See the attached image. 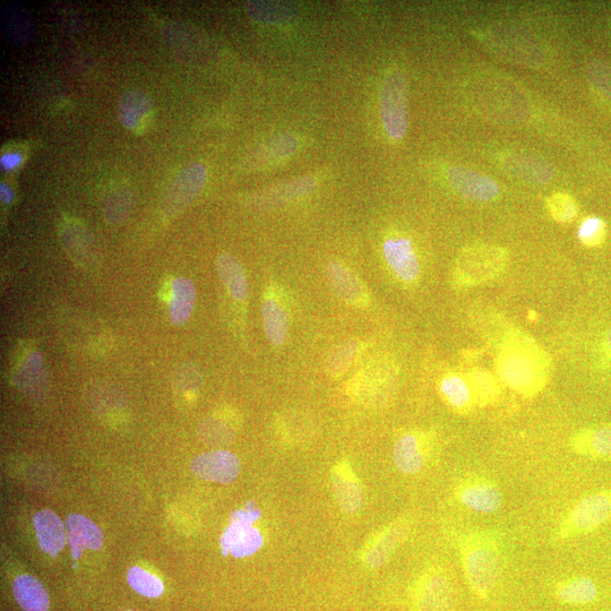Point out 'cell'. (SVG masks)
I'll return each instance as SVG.
<instances>
[{
  "instance_id": "obj_1",
  "label": "cell",
  "mask_w": 611,
  "mask_h": 611,
  "mask_svg": "<svg viewBox=\"0 0 611 611\" xmlns=\"http://www.w3.org/2000/svg\"><path fill=\"white\" fill-rule=\"evenodd\" d=\"M460 559L470 588L488 597L503 571V541L496 531L472 530L458 542Z\"/></svg>"
},
{
  "instance_id": "obj_2",
  "label": "cell",
  "mask_w": 611,
  "mask_h": 611,
  "mask_svg": "<svg viewBox=\"0 0 611 611\" xmlns=\"http://www.w3.org/2000/svg\"><path fill=\"white\" fill-rule=\"evenodd\" d=\"M496 365L499 380L523 397H536L548 384V357L531 342L507 344L499 351Z\"/></svg>"
},
{
  "instance_id": "obj_3",
  "label": "cell",
  "mask_w": 611,
  "mask_h": 611,
  "mask_svg": "<svg viewBox=\"0 0 611 611\" xmlns=\"http://www.w3.org/2000/svg\"><path fill=\"white\" fill-rule=\"evenodd\" d=\"M509 255L504 248L476 244L464 248L454 266L453 278L460 287L483 285L501 274Z\"/></svg>"
},
{
  "instance_id": "obj_4",
  "label": "cell",
  "mask_w": 611,
  "mask_h": 611,
  "mask_svg": "<svg viewBox=\"0 0 611 611\" xmlns=\"http://www.w3.org/2000/svg\"><path fill=\"white\" fill-rule=\"evenodd\" d=\"M611 520V487L585 496L567 511L555 531L558 541L588 535Z\"/></svg>"
},
{
  "instance_id": "obj_5",
  "label": "cell",
  "mask_w": 611,
  "mask_h": 611,
  "mask_svg": "<svg viewBox=\"0 0 611 611\" xmlns=\"http://www.w3.org/2000/svg\"><path fill=\"white\" fill-rule=\"evenodd\" d=\"M381 118L391 139L402 140L409 127V85L406 75L399 70L387 73L383 81Z\"/></svg>"
},
{
  "instance_id": "obj_6",
  "label": "cell",
  "mask_w": 611,
  "mask_h": 611,
  "mask_svg": "<svg viewBox=\"0 0 611 611\" xmlns=\"http://www.w3.org/2000/svg\"><path fill=\"white\" fill-rule=\"evenodd\" d=\"M481 40L499 57L527 66H539L545 59L540 43L530 34L512 28H492Z\"/></svg>"
},
{
  "instance_id": "obj_7",
  "label": "cell",
  "mask_w": 611,
  "mask_h": 611,
  "mask_svg": "<svg viewBox=\"0 0 611 611\" xmlns=\"http://www.w3.org/2000/svg\"><path fill=\"white\" fill-rule=\"evenodd\" d=\"M260 516V511L254 506H247L245 510L232 513L229 527L221 537L223 554L245 558L261 549L264 539L260 530L254 528V523Z\"/></svg>"
},
{
  "instance_id": "obj_8",
  "label": "cell",
  "mask_w": 611,
  "mask_h": 611,
  "mask_svg": "<svg viewBox=\"0 0 611 611\" xmlns=\"http://www.w3.org/2000/svg\"><path fill=\"white\" fill-rule=\"evenodd\" d=\"M208 180V170L200 162H194L179 172L163 193L161 211L168 218L176 217L199 195Z\"/></svg>"
},
{
  "instance_id": "obj_9",
  "label": "cell",
  "mask_w": 611,
  "mask_h": 611,
  "mask_svg": "<svg viewBox=\"0 0 611 611\" xmlns=\"http://www.w3.org/2000/svg\"><path fill=\"white\" fill-rule=\"evenodd\" d=\"M455 498L468 510L481 514L495 513L503 503L501 489L495 481L478 473H470L460 480L455 487Z\"/></svg>"
},
{
  "instance_id": "obj_10",
  "label": "cell",
  "mask_w": 611,
  "mask_h": 611,
  "mask_svg": "<svg viewBox=\"0 0 611 611\" xmlns=\"http://www.w3.org/2000/svg\"><path fill=\"white\" fill-rule=\"evenodd\" d=\"M411 530L412 521L409 518H400L387 524L367 542L363 550V561L372 569L389 562V559L406 542Z\"/></svg>"
},
{
  "instance_id": "obj_11",
  "label": "cell",
  "mask_w": 611,
  "mask_h": 611,
  "mask_svg": "<svg viewBox=\"0 0 611 611\" xmlns=\"http://www.w3.org/2000/svg\"><path fill=\"white\" fill-rule=\"evenodd\" d=\"M447 180L455 193L473 202H492L501 193L494 179L466 167L450 168Z\"/></svg>"
},
{
  "instance_id": "obj_12",
  "label": "cell",
  "mask_w": 611,
  "mask_h": 611,
  "mask_svg": "<svg viewBox=\"0 0 611 611\" xmlns=\"http://www.w3.org/2000/svg\"><path fill=\"white\" fill-rule=\"evenodd\" d=\"M430 456L429 438L419 432L401 435L393 447V462L403 475L416 476L423 471Z\"/></svg>"
},
{
  "instance_id": "obj_13",
  "label": "cell",
  "mask_w": 611,
  "mask_h": 611,
  "mask_svg": "<svg viewBox=\"0 0 611 611\" xmlns=\"http://www.w3.org/2000/svg\"><path fill=\"white\" fill-rule=\"evenodd\" d=\"M192 471L200 479L228 485L238 477L240 461L229 451H212L196 456L192 462Z\"/></svg>"
},
{
  "instance_id": "obj_14",
  "label": "cell",
  "mask_w": 611,
  "mask_h": 611,
  "mask_svg": "<svg viewBox=\"0 0 611 611\" xmlns=\"http://www.w3.org/2000/svg\"><path fill=\"white\" fill-rule=\"evenodd\" d=\"M383 252L387 265L398 280L408 285L418 280L420 263L409 238L403 236L387 238Z\"/></svg>"
},
{
  "instance_id": "obj_15",
  "label": "cell",
  "mask_w": 611,
  "mask_h": 611,
  "mask_svg": "<svg viewBox=\"0 0 611 611\" xmlns=\"http://www.w3.org/2000/svg\"><path fill=\"white\" fill-rule=\"evenodd\" d=\"M331 484L334 497L344 512L355 514L363 509V486L349 463L335 464L331 471Z\"/></svg>"
},
{
  "instance_id": "obj_16",
  "label": "cell",
  "mask_w": 611,
  "mask_h": 611,
  "mask_svg": "<svg viewBox=\"0 0 611 611\" xmlns=\"http://www.w3.org/2000/svg\"><path fill=\"white\" fill-rule=\"evenodd\" d=\"M154 114L153 100L143 90H129L118 101L119 122L132 132H142L150 125Z\"/></svg>"
},
{
  "instance_id": "obj_17",
  "label": "cell",
  "mask_w": 611,
  "mask_h": 611,
  "mask_svg": "<svg viewBox=\"0 0 611 611\" xmlns=\"http://www.w3.org/2000/svg\"><path fill=\"white\" fill-rule=\"evenodd\" d=\"M452 605L450 579L440 569L430 570L420 583L419 611H450Z\"/></svg>"
},
{
  "instance_id": "obj_18",
  "label": "cell",
  "mask_w": 611,
  "mask_h": 611,
  "mask_svg": "<svg viewBox=\"0 0 611 611\" xmlns=\"http://www.w3.org/2000/svg\"><path fill=\"white\" fill-rule=\"evenodd\" d=\"M326 274L335 295L344 303L355 307L368 305L369 297L365 286L347 266L332 261L327 264Z\"/></svg>"
},
{
  "instance_id": "obj_19",
  "label": "cell",
  "mask_w": 611,
  "mask_h": 611,
  "mask_svg": "<svg viewBox=\"0 0 611 611\" xmlns=\"http://www.w3.org/2000/svg\"><path fill=\"white\" fill-rule=\"evenodd\" d=\"M316 180L313 177H304L290 180L288 183L263 189L257 194L249 196V202L258 208H278V206L297 201L315 188Z\"/></svg>"
},
{
  "instance_id": "obj_20",
  "label": "cell",
  "mask_w": 611,
  "mask_h": 611,
  "mask_svg": "<svg viewBox=\"0 0 611 611\" xmlns=\"http://www.w3.org/2000/svg\"><path fill=\"white\" fill-rule=\"evenodd\" d=\"M502 162L511 175L530 184H548L554 177L552 165L535 154L511 153Z\"/></svg>"
},
{
  "instance_id": "obj_21",
  "label": "cell",
  "mask_w": 611,
  "mask_h": 611,
  "mask_svg": "<svg viewBox=\"0 0 611 611\" xmlns=\"http://www.w3.org/2000/svg\"><path fill=\"white\" fill-rule=\"evenodd\" d=\"M571 450L591 460H611V426L584 428L570 440Z\"/></svg>"
},
{
  "instance_id": "obj_22",
  "label": "cell",
  "mask_w": 611,
  "mask_h": 611,
  "mask_svg": "<svg viewBox=\"0 0 611 611\" xmlns=\"http://www.w3.org/2000/svg\"><path fill=\"white\" fill-rule=\"evenodd\" d=\"M66 529L74 559H79L85 549L98 550L102 547L103 536L101 530L96 523L85 518L84 515H68Z\"/></svg>"
},
{
  "instance_id": "obj_23",
  "label": "cell",
  "mask_w": 611,
  "mask_h": 611,
  "mask_svg": "<svg viewBox=\"0 0 611 611\" xmlns=\"http://www.w3.org/2000/svg\"><path fill=\"white\" fill-rule=\"evenodd\" d=\"M39 546L42 552L56 557L66 545L67 535L64 523L59 516L50 510H43L34 515Z\"/></svg>"
},
{
  "instance_id": "obj_24",
  "label": "cell",
  "mask_w": 611,
  "mask_h": 611,
  "mask_svg": "<svg viewBox=\"0 0 611 611\" xmlns=\"http://www.w3.org/2000/svg\"><path fill=\"white\" fill-rule=\"evenodd\" d=\"M262 320L266 337L274 347L286 342L290 318L287 307L275 296L268 295L262 301Z\"/></svg>"
},
{
  "instance_id": "obj_25",
  "label": "cell",
  "mask_w": 611,
  "mask_h": 611,
  "mask_svg": "<svg viewBox=\"0 0 611 611\" xmlns=\"http://www.w3.org/2000/svg\"><path fill=\"white\" fill-rule=\"evenodd\" d=\"M440 392L444 401L459 415H468L477 406L467 376L458 373L444 375Z\"/></svg>"
},
{
  "instance_id": "obj_26",
  "label": "cell",
  "mask_w": 611,
  "mask_h": 611,
  "mask_svg": "<svg viewBox=\"0 0 611 611\" xmlns=\"http://www.w3.org/2000/svg\"><path fill=\"white\" fill-rule=\"evenodd\" d=\"M197 292L194 283L187 278H176L171 283L169 318L172 325L182 326L191 318Z\"/></svg>"
},
{
  "instance_id": "obj_27",
  "label": "cell",
  "mask_w": 611,
  "mask_h": 611,
  "mask_svg": "<svg viewBox=\"0 0 611 611\" xmlns=\"http://www.w3.org/2000/svg\"><path fill=\"white\" fill-rule=\"evenodd\" d=\"M2 25L4 36L15 45H25L33 39L36 33L30 13L19 4L3 6Z\"/></svg>"
},
{
  "instance_id": "obj_28",
  "label": "cell",
  "mask_w": 611,
  "mask_h": 611,
  "mask_svg": "<svg viewBox=\"0 0 611 611\" xmlns=\"http://www.w3.org/2000/svg\"><path fill=\"white\" fill-rule=\"evenodd\" d=\"M217 270L229 295L239 303L248 298V281L242 263L235 256L222 253L218 256Z\"/></svg>"
},
{
  "instance_id": "obj_29",
  "label": "cell",
  "mask_w": 611,
  "mask_h": 611,
  "mask_svg": "<svg viewBox=\"0 0 611 611\" xmlns=\"http://www.w3.org/2000/svg\"><path fill=\"white\" fill-rule=\"evenodd\" d=\"M14 597L24 611H48V593L42 583L28 574L20 575L13 584Z\"/></svg>"
},
{
  "instance_id": "obj_30",
  "label": "cell",
  "mask_w": 611,
  "mask_h": 611,
  "mask_svg": "<svg viewBox=\"0 0 611 611\" xmlns=\"http://www.w3.org/2000/svg\"><path fill=\"white\" fill-rule=\"evenodd\" d=\"M60 239L68 255L79 263L93 255V240L90 232L76 221H68L60 231Z\"/></svg>"
},
{
  "instance_id": "obj_31",
  "label": "cell",
  "mask_w": 611,
  "mask_h": 611,
  "mask_svg": "<svg viewBox=\"0 0 611 611\" xmlns=\"http://www.w3.org/2000/svg\"><path fill=\"white\" fill-rule=\"evenodd\" d=\"M16 370V385L24 392H40L47 385L45 361L37 351L25 357Z\"/></svg>"
},
{
  "instance_id": "obj_32",
  "label": "cell",
  "mask_w": 611,
  "mask_h": 611,
  "mask_svg": "<svg viewBox=\"0 0 611 611\" xmlns=\"http://www.w3.org/2000/svg\"><path fill=\"white\" fill-rule=\"evenodd\" d=\"M298 146L296 136L282 134L274 137L261 150L256 151L246 160L247 167L256 168L270 165L271 162L287 158L294 153Z\"/></svg>"
},
{
  "instance_id": "obj_33",
  "label": "cell",
  "mask_w": 611,
  "mask_h": 611,
  "mask_svg": "<svg viewBox=\"0 0 611 611\" xmlns=\"http://www.w3.org/2000/svg\"><path fill=\"white\" fill-rule=\"evenodd\" d=\"M247 13L256 22L263 24H283L294 20L297 6L287 2H251L247 4Z\"/></svg>"
},
{
  "instance_id": "obj_34",
  "label": "cell",
  "mask_w": 611,
  "mask_h": 611,
  "mask_svg": "<svg viewBox=\"0 0 611 611\" xmlns=\"http://www.w3.org/2000/svg\"><path fill=\"white\" fill-rule=\"evenodd\" d=\"M599 591L595 582L585 576L573 578L558 584L556 596L570 605H588L598 598Z\"/></svg>"
},
{
  "instance_id": "obj_35",
  "label": "cell",
  "mask_w": 611,
  "mask_h": 611,
  "mask_svg": "<svg viewBox=\"0 0 611 611\" xmlns=\"http://www.w3.org/2000/svg\"><path fill=\"white\" fill-rule=\"evenodd\" d=\"M467 377L477 406L488 407L501 397V382L487 370L473 369Z\"/></svg>"
},
{
  "instance_id": "obj_36",
  "label": "cell",
  "mask_w": 611,
  "mask_h": 611,
  "mask_svg": "<svg viewBox=\"0 0 611 611\" xmlns=\"http://www.w3.org/2000/svg\"><path fill=\"white\" fill-rule=\"evenodd\" d=\"M364 351V344L358 340H351L340 344L332 350L327 357L326 373L332 378H339L346 374L355 365L357 359Z\"/></svg>"
},
{
  "instance_id": "obj_37",
  "label": "cell",
  "mask_w": 611,
  "mask_h": 611,
  "mask_svg": "<svg viewBox=\"0 0 611 611\" xmlns=\"http://www.w3.org/2000/svg\"><path fill=\"white\" fill-rule=\"evenodd\" d=\"M133 204V193L131 188L128 186H119L105 196L102 201V212L103 217L111 223V225H118L123 222L129 211L132 209Z\"/></svg>"
},
{
  "instance_id": "obj_38",
  "label": "cell",
  "mask_w": 611,
  "mask_h": 611,
  "mask_svg": "<svg viewBox=\"0 0 611 611\" xmlns=\"http://www.w3.org/2000/svg\"><path fill=\"white\" fill-rule=\"evenodd\" d=\"M127 580L132 589L146 598H159L165 587L157 576L134 566L128 571Z\"/></svg>"
},
{
  "instance_id": "obj_39",
  "label": "cell",
  "mask_w": 611,
  "mask_h": 611,
  "mask_svg": "<svg viewBox=\"0 0 611 611\" xmlns=\"http://www.w3.org/2000/svg\"><path fill=\"white\" fill-rule=\"evenodd\" d=\"M550 215L559 223L572 222L578 215V204L566 193H555L547 200Z\"/></svg>"
},
{
  "instance_id": "obj_40",
  "label": "cell",
  "mask_w": 611,
  "mask_h": 611,
  "mask_svg": "<svg viewBox=\"0 0 611 611\" xmlns=\"http://www.w3.org/2000/svg\"><path fill=\"white\" fill-rule=\"evenodd\" d=\"M607 238V226L599 218L591 217L585 219L579 228L580 242L587 247H598L605 243Z\"/></svg>"
},
{
  "instance_id": "obj_41",
  "label": "cell",
  "mask_w": 611,
  "mask_h": 611,
  "mask_svg": "<svg viewBox=\"0 0 611 611\" xmlns=\"http://www.w3.org/2000/svg\"><path fill=\"white\" fill-rule=\"evenodd\" d=\"M588 80L599 96L611 100V68L595 60L588 66Z\"/></svg>"
},
{
  "instance_id": "obj_42",
  "label": "cell",
  "mask_w": 611,
  "mask_h": 611,
  "mask_svg": "<svg viewBox=\"0 0 611 611\" xmlns=\"http://www.w3.org/2000/svg\"><path fill=\"white\" fill-rule=\"evenodd\" d=\"M214 433L213 442H227L232 438V430L221 420L209 419L203 424V435Z\"/></svg>"
},
{
  "instance_id": "obj_43",
  "label": "cell",
  "mask_w": 611,
  "mask_h": 611,
  "mask_svg": "<svg viewBox=\"0 0 611 611\" xmlns=\"http://www.w3.org/2000/svg\"><path fill=\"white\" fill-rule=\"evenodd\" d=\"M2 167L6 170H13L21 165L22 156L19 153H6L2 157Z\"/></svg>"
},
{
  "instance_id": "obj_44",
  "label": "cell",
  "mask_w": 611,
  "mask_h": 611,
  "mask_svg": "<svg viewBox=\"0 0 611 611\" xmlns=\"http://www.w3.org/2000/svg\"><path fill=\"white\" fill-rule=\"evenodd\" d=\"M602 355H604L607 363L611 365V326L606 332L604 343H602Z\"/></svg>"
},
{
  "instance_id": "obj_45",
  "label": "cell",
  "mask_w": 611,
  "mask_h": 611,
  "mask_svg": "<svg viewBox=\"0 0 611 611\" xmlns=\"http://www.w3.org/2000/svg\"><path fill=\"white\" fill-rule=\"evenodd\" d=\"M0 199L5 204H11L14 201V192L12 188L4 183L0 185Z\"/></svg>"
}]
</instances>
